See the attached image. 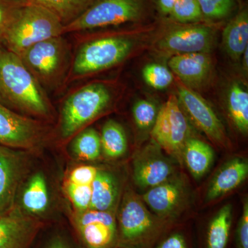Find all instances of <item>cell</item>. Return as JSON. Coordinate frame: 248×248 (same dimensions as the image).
I'll return each mask as SVG.
<instances>
[{"label": "cell", "mask_w": 248, "mask_h": 248, "mask_svg": "<svg viewBox=\"0 0 248 248\" xmlns=\"http://www.w3.org/2000/svg\"><path fill=\"white\" fill-rule=\"evenodd\" d=\"M182 156L191 174L198 179L211 167L215 153L212 147L205 141L190 138L186 141Z\"/></svg>", "instance_id": "22"}, {"label": "cell", "mask_w": 248, "mask_h": 248, "mask_svg": "<svg viewBox=\"0 0 248 248\" xmlns=\"http://www.w3.org/2000/svg\"><path fill=\"white\" fill-rule=\"evenodd\" d=\"M0 103L40 118H48L53 111L46 91L20 57L4 47L0 48Z\"/></svg>", "instance_id": "1"}, {"label": "cell", "mask_w": 248, "mask_h": 248, "mask_svg": "<svg viewBox=\"0 0 248 248\" xmlns=\"http://www.w3.org/2000/svg\"><path fill=\"white\" fill-rule=\"evenodd\" d=\"M48 205L49 194L46 179L43 173H35L26 184L21 195V206H19L28 215L37 218L45 213Z\"/></svg>", "instance_id": "21"}, {"label": "cell", "mask_w": 248, "mask_h": 248, "mask_svg": "<svg viewBox=\"0 0 248 248\" xmlns=\"http://www.w3.org/2000/svg\"><path fill=\"white\" fill-rule=\"evenodd\" d=\"M132 112L137 126L141 130H148L153 128L159 110L151 101L141 99L134 104Z\"/></svg>", "instance_id": "32"}, {"label": "cell", "mask_w": 248, "mask_h": 248, "mask_svg": "<svg viewBox=\"0 0 248 248\" xmlns=\"http://www.w3.org/2000/svg\"><path fill=\"white\" fill-rule=\"evenodd\" d=\"M236 1H237V2L239 3V4L241 2V0H236Z\"/></svg>", "instance_id": "41"}, {"label": "cell", "mask_w": 248, "mask_h": 248, "mask_svg": "<svg viewBox=\"0 0 248 248\" xmlns=\"http://www.w3.org/2000/svg\"><path fill=\"white\" fill-rule=\"evenodd\" d=\"M142 76L145 82L156 90L167 89L173 81V75L170 70L159 63L146 65L142 71Z\"/></svg>", "instance_id": "31"}, {"label": "cell", "mask_w": 248, "mask_h": 248, "mask_svg": "<svg viewBox=\"0 0 248 248\" xmlns=\"http://www.w3.org/2000/svg\"><path fill=\"white\" fill-rule=\"evenodd\" d=\"M64 190L76 211H83L90 208L92 195L91 185H79L66 181Z\"/></svg>", "instance_id": "33"}, {"label": "cell", "mask_w": 248, "mask_h": 248, "mask_svg": "<svg viewBox=\"0 0 248 248\" xmlns=\"http://www.w3.org/2000/svg\"><path fill=\"white\" fill-rule=\"evenodd\" d=\"M71 223L79 248H117L115 211H75Z\"/></svg>", "instance_id": "8"}, {"label": "cell", "mask_w": 248, "mask_h": 248, "mask_svg": "<svg viewBox=\"0 0 248 248\" xmlns=\"http://www.w3.org/2000/svg\"><path fill=\"white\" fill-rule=\"evenodd\" d=\"M230 117L236 129L243 134L248 132V93L238 83H233L227 96Z\"/></svg>", "instance_id": "25"}, {"label": "cell", "mask_w": 248, "mask_h": 248, "mask_svg": "<svg viewBox=\"0 0 248 248\" xmlns=\"http://www.w3.org/2000/svg\"><path fill=\"white\" fill-rule=\"evenodd\" d=\"M133 40L123 35L100 36L78 46L66 83L87 78L117 66L133 51Z\"/></svg>", "instance_id": "2"}, {"label": "cell", "mask_w": 248, "mask_h": 248, "mask_svg": "<svg viewBox=\"0 0 248 248\" xmlns=\"http://www.w3.org/2000/svg\"><path fill=\"white\" fill-rule=\"evenodd\" d=\"M169 118L170 138L168 153L182 156L186 141L190 138V129L176 95L170 96L165 103Z\"/></svg>", "instance_id": "19"}, {"label": "cell", "mask_w": 248, "mask_h": 248, "mask_svg": "<svg viewBox=\"0 0 248 248\" xmlns=\"http://www.w3.org/2000/svg\"><path fill=\"white\" fill-rule=\"evenodd\" d=\"M248 174L247 161L234 158L228 161L218 170L208 186L205 200H218L239 187Z\"/></svg>", "instance_id": "17"}, {"label": "cell", "mask_w": 248, "mask_h": 248, "mask_svg": "<svg viewBox=\"0 0 248 248\" xmlns=\"http://www.w3.org/2000/svg\"><path fill=\"white\" fill-rule=\"evenodd\" d=\"M39 248H79L66 234L62 232L53 233L44 241Z\"/></svg>", "instance_id": "37"}, {"label": "cell", "mask_w": 248, "mask_h": 248, "mask_svg": "<svg viewBox=\"0 0 248 248\" xmlns=\"http://www.w3.org/2000/svg\"><path fill=\"white\" fill-rule=\"evenodd\" d=\"M177 0H155L158 11L162 16H169Z\"/></svg>", "instance_id": "39"}, {"label": "cell", "mask_w": 248, "mask_h": 248, "mask_svg": "<svg viewBox=\"0 0 248 248\" xmlns=\"http://www.w3.org/2000/svg\"><path fill=\"white\" fill-rule=\"evenodd\" d=\"M232 213V206L228 204L214 217L209 225L207 248H226L231 232Z\"/></svg>", "instance_id": "27"}, {"label": "cell", "mask_w": 248, "mask_h": 248, "mask_svg": "<svg viewBox=\"0 0 248 248\" xmlns=\"http://www.w3.org/2000/svg\"><path fill=\"white\" fill-rule=\"evenodd\" d=\"M48 10L61 20L63 26L76 20L92 4L93 0H26Z\"/></svg>", "instance_id": "24"}, {"label": "cell", "mask_w": 248, "mask_h": 248, "mask_svg": "<svg viewBox=\"0 0 248 248\" xmlns=\"http://www.w3.org/2000/svg\"><path fill=\"white\" fill-rule=\"evenodd\" d=\"M216 32L207 24H184L172 28L158 42L157 46L163 53L171 55L210 53L215 45Z\"/></svg>", "instance_id": "10"}, {"label": "cell", "mask_w": 248, "mask_h": 248, "mask_svg": "<svg viewBox=\"0 0 248 248\" xmlns=\"http://www.w3.org/2000/svg\"><path fill=\"white\" fill-rule=\"evenodd\" d=\"M91 187L90 208L99 211H114L120 194V187L115 176L108 171L99 169Z\"/></svg>", "instance_id": "20"}, {"label": "cell", "mask_w": 248, "mask_h": 248, "mask_svg": "<svg viewBox=\"0 0 248 248\" xmlns=\"http://www.w3.org/2000/svg\"><path fill=\"white\" fill-rule=\"evenodd\" d=\"M169 65L182 84L195 91L205 87L213 76V62L210 53L173 55L169 60Z\"/></svg>", "instance_id": "15"}, {"label": "cell", "mask_w": 248, "mask_h": 248, "mask_svg": "<svg viewBox=\"0 0 248 248\" xmlns=\"http://www.w3.org/2000/svg\"><path fill=\"white\" fill-rule=\"evenodd\" d=\"M20 150L0 146V216L16 204L18 187L27 170V158Z\"/></svg>", "instance_id": "13"}, {"label": "cell", "mask_w": 248, "mask_h": 248, "mask_svg": "<svg viewBox=\"0 0 248 248\" xmlns=\"http://www.w3.org/2000/svg\"><path fill=\"white\" fill-rule=\"evenodd\" d=\"M169 16L182 24H196L204 19L197 0H177Z\"/></svg>", "instance_id": "30"}, {"label": "cell", "mask_w": 248, "mask_h": 248, "mask_svg": "<svg viewBox=\"0 0 248 248\" xmlns=\"http://www.w3.org/2000/svg\"><path fill=\"white\" fill-rule=\"evenodd\" d=\"M165 220L152 215L138 195L127 190L117 215V248H151L164 232Z\"/></svg>", "instance_id": "3"}, {"label": "cell", "mask_w": 248, "mask_h": 248, "mask_svg": "<svg viewBox=\"0 0 248 248\" xmlns=\"http://www.w3.org/2000/svg\"><path fill=\"white\" fill-rule=\"evenodd\" d=\"M72 154L83 161H94L102 154L100 135L95 129L86 128L74 136L71 145Z\"/></svg>", "instance_id": "26"}, {"label": "cell", "mask_w": 248, "mask_h": 248, "mask_svg": "<svg viewBox=\"0 0 248 248\" xmlns=\"http://www.w3.org/2000/svg\"><path fill=\"white\" fill-rule=\"evenodd\" d=\"M152 137L158 146L168 151L170 138L169 118L165 104L159 110L157 117L152 128Z\"/></svg>", "instance_id": "34"}, {"label": "cell", "mask_w": 248, "mask_h": 248, "mask_svg": "<svg viewBox=\"0 0 248 248\" xmlns=\"http://www.w3.org/2000/svg\"><path fill=\"white\" fill-rule=\"evenodd\" d=\"M177 99L197 128L210 140L224 145L226 133L224 126L211 106L197 91L177 83Z\"/></svg>", "instance_id": "11"}, {"label": "cell", "mask_w": 248, "mask_h": 248, "mask_svg": "<svg viewBox=\"0 0 248 248\" xmlns=\"http://www.w3.org/2000/svg\"><path fill=\"white\" fill-rule=\"evenodd\" d=\"M102 153L108 159L122 157L128 150V141L122 125L115 120L107 121L100 135Z\"/></svg>", "instance_id": "23"}, {"label": "cell", "mask_w": 248, "mask_h": 248, "mask_svg": "<svg viewBox=\"0 0 248 248\" xmlns=\"http://www.w3.org/2000/svg\"><path fill=\"white\" fill-rule=\"evenodd\" d=\"M19 57L45 90H55L66 83L72 56L70 46L63 35L39 42Z\"/></svg>", "instance_id": "5"}, {"label": "cell", "mask_w": 248, "mask_h": 248, "mask_svg": "<svg viewBox=\"0 0 248 248\" xmlns=\"http://www.w3.org/2000/svg\"><path fill=\"white\" fill-rule=\"evenodd\" d=\"M112 91L102 82L85 84L70 93L60 110V134L63 140L74 137L110 107Z\"/></svg>", "instance_id": "4"}, {"label": "cell", "mask_w": 248, "mask_h": 248, "mask_svg": "<svg viewBox=\"0 0 248 248\" xmlns=\"http://www.w3.org/2000/svg\"><path fill=\"white\" fill-rule=\"evenodd\" d=\"M63 27L61 20L48 10L27 2L10 29L4 48L19 56L39 42L63 35Z\"/></svg>", "instance_id": "7"}, {"label": "cell", "mask_w": 248, "mask_h": 248, "mask_svg": "<svg viewBox=\"0 0 248 248\" xmlns=\"http://www.w3.org/2000/svg\"><path fill=\"white\" fill-rule=\"evenodd\" d=\"M156 143L140 152L133 163V179L140 188H151L170 179L172 165Z\"/></svg>", "instance_id": "14"}, {"label": "cell", "mask_w": 248, "mask_h": 248, "mask_svg": "<svg viewBox=\"0 0 248 248\" xmlns=\"http://www.w3.org/2000/svg\"><path fill=\"white\" fill-rule=\"evenodd\" d=\"M156 248H187L186 240L182 234H173L170 235L164 241L160 243Z\"/></svg>", "instance_id": "38"}, {"label": "cell", "mask_w": 248, "mask_h": 248, "mask_svg": "<svg viewBox=\"0 0 248 248\" xmlns=\"http://www.w3.org/2000/svg\"><path fill=\"white\" fill-rule=\"evenodd\" d=\"M243 69L245 73H247L248 71V47L243 53L242 57Z\"/></svg>", "instance_id": "40"}, {"label": "cell", "mask_w": 248, "mask_h": 248, "mask_svg": "<svg viewBox=\"0 0 248 248\" xmlns=\"http://www.w3.org/2000/svg\"><path fill=\"white\" fill-rule=\"evenodd\" d=\"M43 223L15 204L0 216V248H32Z\"/></svg>", "instance_id": "12"}, {"label": "cell", "mask_w": 248, "mask_h": 248, "mask_svg": "<svg viewBox=\"0 0 248 248\" xmlns=\"http://www.w3.org/2000/svg\"><path fill=\"white\" fill-rule=\"evenodd\" d=\"M222 45L233 61H238L241 58L248 47L247 8L241 9L226 24L222 34Z\"/></svg>", "instance_id": "18"}, {"label": "cell", "mask_w": 248, "mask_h": 248, "mask_svg": "<svg viewBox=\"0 0 248 248\" xmlns=\"http://www.w3.org/2000/svg\"><path fill=\"white\" fill-rule=\"evenodd\" d=\"M186 187L179 179H170L148 189L143 201L156 216L166 218L173 217L182 207L186 198Z\"/></svg>", "instance_id": "16"}, {"label": "cell", "mask_w": 248, "mask_h": 248, "mask_svg": "<svg viewBox=\"0 0 248 248\" xmlns=\"http://www.w3.org/2000/svg\"><path fill=\"white\" fill-rule=\"evenodd\" d=\"M236 246L238 248H248V202L245 201L242 214L236 229Z\"/></svg>", "instance_id": "36"}, {"label": "cell", "mask_w": 248, "mask_h": 248, "mask_svg": "<svg viewBox=\"0 0 248 248\" xmlns=\"http://www.w3.org/2000/svg\"><path fill=\"white\" fill-rule=\"evenodd\" d=\"M204 19L219 21L234 14L238 4L236 0H197Z\"/></svg>", "instance_id": "29"}, {"label": "cell", "mask_w": 248, "mask_h": 248, "mask_svg": "<svg viewBox=\"0 0 248 248\" xmlns=\"http://www.w3.org/2000/svg\"><path fill=\"white\" fill-rule=\"evenodd\" d=\"M149 1L93 0L79 17L63 27V33H80L140 22L148 15Z\"/></svg>", "instance_id": "6"}, {"label": "cell", "mask_w": 248, "mask_h": 248, "mask_svg": "<svg viewBox=\"0 0 248 248\" xmlns=\"http://www.w3.org/2000/svg\"><path fill=\"white\" fill-rule=\"evenodd\" d=\"M45 134V126L39 121L21 115L0 103V146L30 149L40 143Z\"/></svg>", "instance_id": "9"}, {"label": "cell", "mask_w": 248, "mask_h": 248, "mask_svg": "<svg viewBox=\"0 0 248 248\" xmlns=\"http://www.w3.org/2000/svg\"><path fill=\"white\" fill-rule=\"evenodd\" d=\"M98 170L92 166H78L72 170L66 181L79 185H92Z\"/></svg>", "instance_id": "35"}, {"label": "cell", "mask_w": 248, "mask_h": 248, "mask_svg": "<svg viewBox=\"0 0 248 248\" xmlns=\"http://www.w3.org/2000/svg\"><path fill=\"white\" fill-rule=\"evenodd\" d=\"M27 1L0 0V48L4 47L6 36Z\"/></svg>", "instance_id": "28"}]
</instances>
